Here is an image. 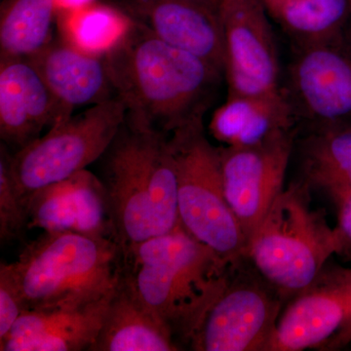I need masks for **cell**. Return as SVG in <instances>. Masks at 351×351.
I'll use <instances>...</instances> for the list:
<instances>
[{"label": "cell", "instance_id": "obj_12", "mask_svg": "<svg viewBox=\"0 0 351 351\" xmlns=\"http://www.w3.org/2000/svg\"><path fill=\"white\" fill-rule=\"evenodd\" d=\"M289 75L293 107L318 128L351 119V50L341 38L299 45Z\"/></svg>", "mask_w": 351, "mask_h": 351}, {"label": "cell", "instance_id": "obj_2", "mask_svg": "<svg viewBox=\"0 0 351 351\" xmlns=\"http://www.w3.org/2000/svg\"><path fill=\"white\" fill-rule=\"evenodd\" d=\"M239 263L226 262L180 225L125 252L121 276L175 339L189 345Z\"/></svg>", "mask_w": 351, "mask_h": 351}, {"label": "cell", "instance_id": "obj_21", "mask_svg": "<svg viewBox=\"0 0 351 351\" xmlns=\"http://www.w3.org/2000/svg\"><path fill=\"white\" fill-rule=\"evenodd\" d=\"M58 0H9L0 16V58L29 59L53 40Z\"/></svg>", "mask_w": 351, "mask_h": 351}, {"label": "cell", "instance_id": "obj_14", "mask_svg": "<svg viewBox=\"0 0 351 351\" xmlns=\"http://www.w3.org/2000/svg\"><path fill=\"white\" fill-rule=\"evenodd\" d=\"M25 206L29 228L115 239L105 186L86 169L34 193Z\"/></svg>", "mask_w": 351, "mask_h": 351}, {"label": "cell", "instance_id": "obj_5", "mask_svg": "<svg viewBox=\"0 0 351 351\" xmlns=\"http://www.w3.org/2000/svg\"><path fill=\"white\" fill-rule=\"evenodd\" d=\"M169 138L177 163L182 228L226 262H241L247 239L226 200L219 147L208 140L203 122Z\"/></svg>", "mask_w": 351, "mask_h": 351}, {"label": "cell", "instance_id": "obj_4", "mask_svg": "<svg viewBox=\"0 0 351 351\" xmlns=\"http://www.w3.org/2000/svg\"><path fill=\"white\" fill-rule=\"evenodd\" d=\"M311 191L304 181L284 189L245 252L247 262L284 301L311 285L336 255L334 228L314 208Z\"/></svg>", "mask_w": 351, "mask_h": 351}, {"label": "cell", "instance_id": "obj_27", "mask_svg": "<svg viewBox=\"0 0 351 351\" xmlns=\"http://www.w3.org/2000/svg\"><path fill=\"white\" fill-rule=\"evenodd\" d=\"M351 343V320L327 343L324 350H335Z\"/></svg>", "mask_w": 351, "mask_h": 351}, {"label": "cell", "instance_id": "obj_19", "mask_svg": "<svg viewBox=\"0 0 351 351\" xmlns=\"http://www.w3.org/2000/svg\"><path fill=\"white\" fill-rule=\"evenodd\" d=\"M169 328L120 278L90 351L180 350Z\"/></svg>", "mask_w": 351, "mask_h": 351}, {"label": "cell", "instance_id": "obj_20", "mask_svg": "<svg viewBox=\"0 0 351 351\" xmlns=\"http://www.w3.org/2000/svg\"><path fill=\"white\" fill-rule=\"evenodd\" d=\"M304 181L335 204L351 196V125L320 127L302 145Z\"/></svg>", "mask_w": 351, "mask_h": 351}, {"label": "cell", "instance_id": "obj_29", "mask_svg": "<svg viewBox=\"0 0 351 351\" xmlns=\"http://www.w3.org/2000/svg\"><path fill=\"white\" fill-rule=\"evenodd\" d=\"M208 1L214 2V3H219V0H208Z\"/></svg>", "mask_w": 351, "mask_h": 351}, {"label": "cell", "instance_id": "obj_1", "mask_svg": "<svg viewBox=\"0 0 351 351\" xmlns=\"http://www.w3.org/2000/svg\"><path fill=\"white\" fill-rule=\"evenodd\" d=\"M103 53L115 96L125 108V124L168 137L203 122L223 75L131 21Z\"/></svg>", "mask_w": 351, "mask_h": 351}, {"label": "cell", "instance_id": "obj_10", "mask_svg": "<svg viewBox=\"0 0 351 351\" xmlns=\"http://www.w3.org/2000/svg\"><path fill=\"white\" fill-rule=\"evenodd\" d=\"M294 138L293 130L251 147H219L226 200L247 243L285 189Z\"/></svg>", "mask_w": 351, "mask_h": 351}, {"label": "cell", "instance_id": "obj_25", "mask_svg": "<svg viewBox=\"0 0 351 351\" xmlns=\"http://www.w3.org/2000/svg\"><path fill=\"white\" fill-rule=\"evenodd\" d=\"M27 311L12 263H0V339Z\"/></svg>", "mask_w": 351, "mask_h": 351}, {"label": "cell", "instance_id": "obj_11", "mask_svg": "<svg viewBox=\"0 0 351 351\" xmlns=\"http://www.w3.org/2000/svg\"><path fill=\"white\" fill-rule=\"evenodd\" d=\"M351 320V269L325 267L282 308L267 351L324 348Z\"/></svg>", "mask_w": 351, "mask_h": 351}, {"label": "cell", "instance_id": "obj_28", "mask_svg": "<svg viewBox=\"0 0 351 351\" xmlns=\"http://www.w3.org/2000/svg\"><path fill=\"white\" fill-rule=\"evenodd\" d=\"M89 1V0H58L59 5H64V7H75L78 5H82L85 2Z\"/></svg>", "mask_w": 351, "mask_h": 351}, {"label": "cell", "instance_id": "obj_3", "mask_svg": "<svg viewBox=\"0 0 351 351\" xmlns=\"http://www.w3.org/2000/svg\"><path fill=\"white\" fill-rule=\"evenodd\" d=\"M11 263L27 311L77 308L117 289L122 253L112 237L44 232Z\"/></svg>", "mask_w": 351, "mask_h": 351}, {"label": "cell", "instance_id": "obj_22", "mask_svg": "<svg viewBox=\"0 0 351 351\" xmlns=\"http://www.w3.org/2000/svg\"><path fill=\"white\" fill-rule=\"evenodd\" d=\"M299 45L341 38L350 19L348 0H263Z\"/></svg>", "mask_w": 351, "mask_h": 351}, {"label": "cell", "instance_id": "obj_6", "mask_svg": "<svg viewBox=\"0 0 351 351\" xmlns=\"http://www.w3.org/2000/svg\"><path fill=\"white\" fill-rule=\"evenodd\" d=\"M125 123L117 97L71 115L10 154V172L25 204L34 193L86 169L101 158Z\"/></svg>", "mask_w": 351, "mask_h": 351}, {"label": "cell", "instance_id": "obj_9", "mask_svg": "<svg viewBox=\"0 0 351 351\" xmlns=\"http://www.w3.org/2000/svg\"><path fill=\"white\" fill-rule=\"evenodd\" d=\"M223 29V75L230 96L272 97L279 85L276 44L258 0H219Z\"/></svg>", "mask_w": 351, "mask_h": 351}, {"label": "cell", "instance_id": "obj_15", "mask_svg": "<svg viewBox=\"0 0 351 351\" xmlns=\"http://www.w3.org/2000/svg\"><path fill=\"white\" fill-rule=\"evenodd\" d=\"M64 121L56 100L29 59L0 58V137L23 149ZM47 130V131H48Z\"/></svg>", "mask_w": 351, "mask_h": 351}, {"label": "cell", "instance_id": "obj_17", "mask_svg": "<svg viewBox=\"0 0 351 351\" xmlns=\"http://www.w3.org/2000/svg\"><path fill=\"white\" fill-rule=\"evenodd\" d=\"M115 290L77 308L25 311L10 332L0 339V350H90Z\"/></svg>", "mask_w": 351, "mask_h": 351}, {"label": "cell", "instance_id": "obj_8", "mask_svg": "<svg viewBox=\"0 0 351 351\" xmlns=\"http://www.w3.org/2000/svg\"><path fill=\"white\" fill-rule=\"evenodd\" d=\"M162 134L136 130L124 123L103 157L115 240L122 255L154 237L151 200V161ZM165 136V135H164Z\"/></svg>", "mask_w": 351, "mask_h": 351}, {"label": "cell", "instance_id": "obj_7", "mask_svg": "<svg viewBox=\"0 0 351 351\" xmlns=\"http://www.w3.org/2000/svg\"><path fill=\"white\" fill-rule=\"evenodd\" d=\"M284 300L244 258L189 341L196 351H267Z\"/></svg>", "mask_w": 351, "mask_h": 351}, {"label": "cell", "instance_id": "obj_30", "mask_svg": "<svg viewBox=\"0 0 351 351\" xmlns=\"http://www.w3.org/2000/svg\"><path fill=\"white\" fill-rule=\"evenodd\" d=\"M348 4H350V19H351V0H348Z\"/></svg>", "mask_w": 351, "mask_h": 351}, {"label": "cell", "instance_id": "obj_23", "mask_svg": "<svg viewBox=\"0 0 351 351\" xmlns=\"http://www.w3.org/2000/svg\"><path fill=\"white\" fill-rule=\"evenodd\" d=\"M129 20L120 18L110 9L90 8L73 11L66 21V40L78 47L95 53H103L123 32Z\"/></svg>", "mask_w": 351, "mask_h": 351}, {"label": "cell", "instance_id": "obj_26", "mask_svg": "<svg viewBox=\"0 0 351 351\" xmlns=\"http://www.w3.org/2000/svg\"><path fill=\"white\" fill-rule=\"evenodd\" d=\"M338 221L334 228L336 255L351 261V196L336 203Z\"/></svg>", "mask_w": 351, "mask_h": 351}, {"label": "cell", "instance_id": "obj_16", "mask_svg": "<svg viewBox=\"0 0 351 351\" xmlns=\"http://www.w3.org/2000/svg\"><path fill=\"white\" fill-rule=\"evenodd\" d=\"M29 60L56 100L64 120L75 108L117 97L104 53L82 49L66 39H53Z\"/></svg>", "mask_w": 351, "mask_h": 351}, {"label": "cell", "instance_id": "obj_18", "mask_svg": "<svg viewBox=\"0 0 351 351\" xmlns=\"http://www.w3.org/2000/svg\"><path fill=\"white\" fill-rule=\"evenodd\" d=\"M286 92L272 97L230 96L215 110L209 131L223 147H251L294 130Z\"/></svg>", "mask_w": 351, "mask_h": 351}, {"label": "cell", "instance_id": "obj_13", "mask_svg": "<svg viewBox=\"0 0 351 351\" xmlns=\"http://www.w3.org/2000/svg\"><path fill=\"white\" fill-rule=\"evenodd\" d=\"M125 17L156 38L212 64L223 75L219 3L208 0H124Z\"/></svg>", "mask_w": 351, "mask_h": 351}, {"label": "cell", "instance_id": "obj_24", "mask_svg": "<svg viewBox=\"0 0 351 351\" xmlns=\"http://www.w3.org/2000/svg\"><path fill=\"white\" fill-rule=\"evenodd\" d=\"M10 154L0 147V240L1 243L20 239L29 228V213L18 193L10 172Z\"/></svg>", "mask_w": 351, "mask_h": 351}]
</instances>
